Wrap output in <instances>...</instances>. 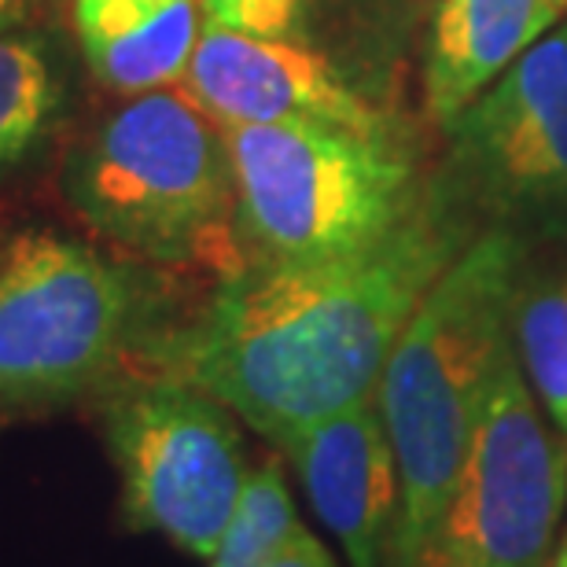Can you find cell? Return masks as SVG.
Segmentation results:
<instances>
[{
  "mask_svg": "<svg viewBox=\"0 0 567 567\" xmlns=\"http://www.w3.org/2000/svg\"><path fill=\"white\" fill-rule=\"evenodd\" d=\"M513 332L519 369L567 442V277H549L516 291Z\"/></svg>",
  "mask_w": 567,
  "mask_h": 567,
  "instance_id": "4fadbf2b",
  "label": "cell"
},
{
  "mask_svg": "<svg viewBox=\"0 0 567 567\" xmlns=\"http://www.w3.org/2000/svg\"><path fill=\"white\" fill-rule=\"evenodd\" d=\"M262 567H336L332 553L324 549V542L310 535L302 524H295L288 535L280 538V546L269 553Z\"/></svg>",
  "mask_w": 567,
  "mask_h": 567,
  "instance_id": "e0dca14e",
  "label": "cell"
},
{
  "mask_svg": "<svg viewBox=\"0 0 567 567\" xmlns=\"http://www.w3.org/2000/svg\"><path fill=\"white\" fill-rule=\"evenodd\" d=\"M450 174L497 214L567 203V22L446 122Z\"/></svg>",
  "mask_w": 567,
  "mask_h": 567,
  "instance_id": "ba28073f",
  "label": "cell"
},
{
  "mask_svg": "<svg viewBox=\"0 0 567 567\" xmlns=\"http://www.w3.org/2000/svg\"><path fill=\"white\" fill-rule=\"evenodd\" d=\"M557 567H567V542H564V553H560V560H557Z\"/></svg>",
  "mask_w": 567,
  "mask_h": 567,
  "instance_id": "d6986e66",
  "label": "cell"
},
{
  "mask_svg": "<svg viewBox=\"0 0 567 567\" xmlns=\"http://www.w3.org/2000/svg\"><path fill=\"white\" fill-rule=\"evenodd\" d=\"M19 8H22V0H0V33H4L8 22L19 16Z\"/></svg>",
  "mask_w": 567,
  "mask_h": 567,
  "instance_id": "ac0fdd59",
  "label": "cell"
},
{
  "mask_svg": "<svg viewBox=\"0 0 567 567\" xmlns=\"http://www.w3.org/2000/svg\"><path fill=\"white\" fill-rule=\"evenodd\" d=\"M155 347L152 288L133 266L41 229L0 251V416L100 399Z\"/></svg>",
  "mask_w": 567,
  "mask_h": 567,
  "instance_id": "277c9868",
  "label": "cell"
},
{
  "mask_svg": "<svg viewBox=\"0 0 567 567\" xmlns=\"http://www.w3.org/2000/svg\"><path fill=\"white\" fill-rule=\"evenodd\" d=\"M177 89L221 130L317 122L354 133H388L369 100L358 96L321 52L295 38H251L203 22Z\"/></svg>",
  "mask_w": 567,
  "mask_h": 567,
  "instance_id": "9c48e42d",
  "label": "cell"
},
{
  "mask_svg": "<svg viewBox=\"0 0 567 567\" xmlns=\"http://www.w3.org/2000/svg\"><path fill=\"white\" fill-rule=\"evenodd\" d=\"M468 240L450 203L421 196L365 251L324 262H240L199 317L158 339L147 369L196 383L280 446L377 394L383 365Z\"/></svg>",
  "mask_w": 567,
  "mask_h": 567,
  "instance_id": "6da1fadb",
  "label": "cell"
},
{
  "mask_svg": "<svg viewBox=\"0 0 567 567\" xmlns=\"http://www.w3.org/2000/svg\"><path fill=\"white\" fill-rule=\"evenodd\" d=\"M280 450L350 567H388L402 519V475L377 394L302 427Z\"/></svg>",
  "mask_w": 567,
  "mask_h": 567,
  "instance_id": "30bf717a",
  "label": "cell"
},
{
  "mask_svg": "<svg viewBox=\"0 0 567 567\" xmlns=\"http://www.w3.org/2000/svg\"><path fill=\"white\" fill-rule=\"evenodd\" d=\"M524 247L513 233H486L453 258L383 365L377 402L402 475V519L388 567H421L435 538L497 361L513 339Z\"/></svg>",
  "mask_w": 567,
  "mask_h": 567,
  "instance_id": "7a4b0ae2",
  "label": "cell"
},
{
  "mask_svg": "<svg viewBox=\"0 0 567 567\" xmlns=\"http://www.w3.org/2000/svg\"><path fill=\"white\" fill-rule=\"evenodd\" d=\"M564 502L567 450L508 347L421 567H553Z\"/></svg>",
  "mask_w": 567,
  "mask_h": 567,
  "instance_id": "52a82bcc",
  "label": "cell"
},
{
  "mask_svg": "<svg viewBox=\"0 0 567 567\" xmlns=\"http://www.w3.org/2000/svg\"><path fill=\"white\" fill-rule=\"evenodd\" d=\"M63 196L96 236L141 262L240 266L229 147L177 85L111 111L74 147Z\"/></svg>",
  "mask_w": 567,
  "mask_h": 567,
  "instance_id": "3957f363",
  "label": "cell"
},
{
  "mask_svg": "<svg viewBox=\"0 0 567 567\" xmlns=\"http://www.w3.org/2000/svg\"><path fill=\"white\" fill-rule=\"evenodd\" d=\"M96 410L122 483V524L210 564L255 475L240 416L163 369L122 377Z\"/></svg>",
  "mask_w": 567,
  "mask_h": 567,
  "instance_id": "8992f818",
  "label": "cell"
},
{
  "mask_svg": "<svg viewBox=\"0 0 567 567\" xmlns=\"http://www.w3.org/2000/svg\"><path fill=\"white\" fill-rule=\"evenodd\" d=\"M567 19V0H442L424 66L427 107L450 122Z\"/></svg>",
  "mask_w": 567,
  "mask_h": 567,
  "instance_id": "8fae6325",
  "label": "cell"
},
{
  "mask_svg": "<svg viewBox=\"0 0 567 567\" xmlns=\"http://www.w3.org/2000/svg\"><path fill=\"white\" fill-rule=\"evenodd\" d=\"M295 524H302V519L295 516V502L288 483H284L280 464L262 461L251 483H247L240 516H236L229 538H225L210 567H262Z\"/></svg>",
  "mask_w": 567,
  "mask_h": 567,
  "instance_id": "9a60e30c",
  "label": "cell"
},
{
  "mask_svg": "<svg viewBox=\"0 0 567 567\" xmlns=\"http://www.w3.org/2000/svg\"><path fill=\"white\" fill-rule=\"evenodd\" d=\"M313 0H199L203 22L251 33V38H295Z\"/></svg>",
  "mask_w": 567,
  "mask_h": 567,
  "instance_id": "2e32d148",
  "label": "cell"
},
{
  "mask_svg": "<svg viewBox=\"0 0 567 567\" xmlns=\"http://www.w3.org/2000/svg\"><path fill=\"white\" fill-rule=\"evenodd\" d=\"M60 107L49 52L38 38L0 33V169L22 163L52 130Z\"/></svg>",
  "mask_w": 567,
  "mask_h": 567,
  "instance_id": "5bb4252c",
  "label": "cell"
},
{
  "mask_svg": "<svg viewBox=\"0 0 567 567\" xmlns=\"http://www.w3.org/2000/svg\"><path fill=\"white\" fill-rule=\"evenodd\" d=\"M89 71L118 96L174 89L203 30L199 0H74Z\"/></svg>",
  "mask_w": 567,
  "mask_h": 567,
  "instance_id": "7c38bea8",
  "label": "cell"
},
{
  "mask_svg": "<svg viewBox=\"0 0 567 567\" xmlns=\"http://www.w3.org/2000/svg\"><path fill=\"white\" fill-rule=\"evenodd\" d=\"M221 137L233 163L236 233L258 262L365 251L421 199L388 133L277 122L225 126Z\"/></svg>",
  "mask_w": 567,
  "mask_h": 567,
  "instance_id": "5b68a950",
  "label": "cell"
}]
</instances>
